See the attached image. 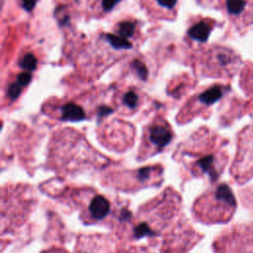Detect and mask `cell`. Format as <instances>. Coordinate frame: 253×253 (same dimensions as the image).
<instances>
[{
  "mask_svg": "<svg viewBox=\"0 0 253 253\" xmlns=\"http://www.w3.org/2000/svg\"><path fill=\"white\" fill-rule=\"evenodd\" d=\"M135 33V25L131 22H122L119 25V34L121 37L127 39L134 35Z\"/></svg>",
  "mask_w": 253,
  "mask_h": 253,
  "instance_id": "8fae6325",
  "label": "cell"
},
{
  "mask_svg": "<svg viewBox=\"0 0 253 253\" xmlns=\"http://www.w3.org/2000/svg\"><path fill=\"white\" fill-rule=\"evenodd\" d=\"M31 79H32V76L29 72H22L17 77V83L23 87V86L28 85L30 83Z\"/></svg>",
  "mask_w": 253,
  "mask_h": 253,
  "instance_id": "9a60e30c",
  "label": "cell"
},
{
  "mask_svg": "<svg viewBox=\"0 0 253 253\" xmlns=\"http://www.w3.org/2000/svg\"><path fill=\"white\" fill-rule=\"evenodd\" d=\"M157 2L162 7H165V8H168V9H172L176 5L177 0H157Z\"/></svg>",
  "mask_w": 253,
  "mask_h": 253,
  "instance_id": "ac0fdd59",
  "label": "cell"
},
{
  "mask_svg": "<svg viewBox=\"0 0 253 253\" xmlns=\"http://www.w3.org/2000/svg\"><path fill=\"white\" fill-rule=\"evenodd\" d=\"M22 6L27 11H32L37 3V0H21Z\"/></svg>",
  "mask_w": 253,
  "mask_h": 253,
  "instance_id": "e0dca14e",
  "label": "cell"
},
{
  "mask_svg": "<svg viewBox=\"0 0 253 253\" xmlns=\"http://www.w3.org/2000/svg\"><path fill=\"white\" fill-rule=\"evenodd\" d=\"M172 136L170 128L162 124L152 125L147 131V140L149 144L158 151L171 142Z\"/></svg>",
  "mask_w": 253,
  "mask_h": 253,
  "instance_id": "277c9868",
  "label": "cell"
},
{
  "mask_svg": "<svg viewBox=\"0 0 253 253\" xmlns=\"http://www.w3.org/2000/svg\"><path fill=\"white\" fill-rule=\"evenodd\" d=\"M110 211L111 206L109 201L101 195H95L88 205V214L95 220L105 218L110 214Z\"/></svg>",
  "mask_w": 253,
  "mask_h": 253,
  "instance_id": "5b68a950",
  "label": "cell"
},
{
  "mask_svg": "<svg viewBox=\"0 0 253 253\" xmlns=\"http://www.w3.org/2000/svg\"><path fill=\"white\" fill-rule=\"evenodd\" d=\"M85 118L84 110L74 103H68L62 107V120L64 121L79 122Z\"/></svg>",
  "mask_w": 253,
  "mask_h": 253,
  "instance_id": "8992f818",
  "label": "cell"
},
{
  "mask_svg": "<svg viewBox=\"0 0 253 253\" xmlns=\"http://www.w3.org/2000/svg\"><path fill=\"white\" fill-rule=\"evenodd\" d=\"M105 37H106L107 41L115 49H132V47H133V45L128 40H126L125 38H123L121 36H117L114 34H107Z\"/></svg>",
  "mask_w": 253,
  "mask_h": 253,
  "instance_id": "9c48e42d",
  "label": "cell"
},
{
  "mask_svg": "<svg viewBox=\"0 0 253 253\" xmlns=\"http://www.w3.org/2000/svg\"><path fill=\"white\" fill-rule=\"evenodd\" d=\"M240 152L237 161L238 166L235 168V174L238 179H247L252 175V160H253V130H248L243 133L242 140H240Z\"/></svg>",
  "mask_w": 253,
  "mask_h": 253,
  "instance_id": "3957f363",
  "label": "cell"
},
{
  "mask_svg": "<svg viewBox=\"0 0 253 253\" xmlns=\"http://www.w3.org/2000/svg\"><path fill=\"white\" fill-rule=\"evenodd\" d=\"M121 0H102V9L105 12L111 11Z\"/></svg>",
  "mask_w": 253,
  "mask_h": 253,
  "instance_id": "2e32d148",
  "label": "cell"
},
{
  "mask_svg": "<svg viewBox=\"0 0 253 253\" xmlns=\"http://www.w3.org/2000/svg\"><path fill=\"white\" fill-rule=\"evenodd\" d=\"M202 209L205 219L209 221H226L230 218L236 208L235 198L231 189L226 184L218 185L203 200Z\"/></svg>",
  "mask_w": 253,
  "mask_h": 253,
  "instance_id": "6da1fadb",
  "label": "cell"
},
{
  "mask_svg": "<svg viewBox=\"0 0 253 253\" xmlns=\"http://www.w3.org/2000/svg\"><path fill=\"white\" fill-rule=\"evenodd\" d=\"M110 113H112V109L109 108V107H105V106L100 107V108H99V111H98V115H99L100 117L106 116V115H108V114H110Z\"/></svg>",
  "mask_w": 253,
  "mask_h": 253,
  "instance_id": "d6986e66",
  "label": "cell"
},
{
  "mask_svg": "<svg viewBox=\"0 0 253 253\" xmlns=\"http://www.w3.org/2000/svg\"><path fill=\"white\" fill-rule=\"evenodd\" d=\"M223 95V90L219 86H214L206 90L199 96V101L204 105L210 106L217 102Z\"/></svg>",
  "mask_w": 253,
  "mask_h": 253,
  "instance_id": "ba28073f",
  "label": "cell"
},
{
  "mask_svg": "<svg viewBox=\"0 0 253 253\" xmlns=\"http://www.w3.org/2000/svg\"><path fill=\"white\" fill-rule=\"evenodd\" d=\"M138 102H139V97L133 91L126 93L123 97V103L130 109H135L138 106Z\"/></svg>",
  "mask_w": 253,
  "mask_h": 253,
  "instance_id": "7c38bea8",
  "label": "cell"
},
{
  "mask_svg": "<svg viewBox=\"0 0 253 253\" xmlns=\"http://www.w3.org/2000/svg\"><path fill=\"white\" fill-rule=\"evenodd\" d=\"M133 68L135 69V71L137 72L139 77L142 79V80H145L147 78V75H148V72H147V69L146 67L145 66V64H143L141 61L139 60H136L133 62L132 64Z\"/></svg>",
  "mask_w": 253,
  "mask_h": 253,
  "instance_id": "4fadbf2b",
  "label": "cell"
},
{
  "mask_svg": "<svg viewBox=\"0 0 253 253\" xmlns=\"http://www.w3.org/2000/svg\"><path fill=\"white\" fill-rule=\"evenodd\" d=\"M22 91V86L19 85L18 83H12L9 87H8V91H7V95L11 100L17 99L19 97V95L21 94Z\"/></svg>",
  "mask_w": 253,
  "mask_h": 253,
  "instance_id": "5bb4252c",
  "label": "cell"
},
{
  "mask_svg": "<svg viewBox=\"0 0 253 253\" xmlns=\"http://www.w3.org/2000/svg\"><path fill=\"white\" fill-rule=\"evenodd\" d=\"M20 67L28 72H33L37 68V59L32 54H27L20 61Z\"/></svg>",
  "mask_w": 253,
  "mask_h": 253,
  "instance_id": "30bf717a",
  "label": "cell"
},
{
  "mask_svg": "<svg viewBox=\"0 0 253 253\" xmlns=\"http://www.w3.org/2000/svg\"><path fill=\"white\" fill-rule=\"evenodd\" d=\"M228 17L239 29L253 25V0H225Z\"/></svg>",
  "mask_w": 253,
  "mask_h": 253,
  "instance_id": "7a4b0ae2",
  "label": "cell"
},
{
  "mask_svg": "<svg viewBox=\"0 0 253 253\" xmlns=\"http://www.w3.org/2000/svg\"><path fill=\"white\" fill-rule=\"evenodd\" d=\"M213 25L207 21H201L190 28L189 36L199 42H206L211 34Z\"/></svg>",
  "mask_w": 253,
  "mask_h": 253,
  "instance_id": "52a82bcc",
  "label": "cell"
}]
</instances>
